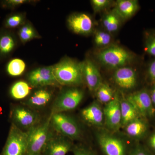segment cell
<instances>
[{"instance_id": "6da1fadb", "label": "cell", "mask_w": 155, "mask_h": 155, "mask_svg": "<svg viewBox=\"0 0 155 155\" xmlns=\"http://www.w3.org/2000/svg\"><path fill=\"white\" fill-rule=\"evenodd\" d=\"M53 67L54 75L60 85L78 87L84 82L82 62L64 58Z\"/></svg>"}, {"instance_id": "7a4b0ae2", "label": "cell", "mask_w": 155, "mask_h": 155, "mask_svg": "<svg viewBox=\"0 0 155 155\" xmlns=\"http://www.w3.org/2000/svg\"><path fill=\"white\" fill-rule=\"evenodd\" d=\"M97 60L104 67L114 70L127 66L134 61L133 53L117 45H110L102 49L96 55Z\"/></svg>"}, {"instance_id": "3957f363", "label": "cell", "mask_w": 155, "mask_h": 155, "mask_svg": "<svg viewBox=\"0 0 155 155\" xmlns=\"http://www.w3.org/2000/svg\"><path fill=\"white\" fill-rule=\"evenodd\" d=\"M51 114L44 122L36 125L26 132L27 134V153L26 155L40 154L52 132L51 130Z\"/></svg>"}, {"instance_id": "277c9868", "label": "cell", "mask_w": 155, "mask_h": 155, "mask_svg": "<svg viewBox=\"0 0 155 155\" xmlns=\"http://www.w3.org/2000/svg\"><path fill=\"white\" fill-rule=\"evenodd\" d=\"M97 141L104 155H127V143L122 137L106 128H99Z\"/></svg>"}, {"instance_id": "5b68a950", "label": "cell", "mask_w": 155, "mask_h": 155, "mask_svg": "<svg viewBox=\"0 0 155 155\" xmlns=\"http://www.w3.org/2000/svg\"><path fill=\"white\" fill-rule=\"evenodd\" d=\"M51 114V125L57 133L71 140L81 138L82 130L74 118L64 113Z\"/></svg>"}, {"instance_id": "8992f818", "label": "cell", "mask_w": 155, "mask_h": 155, "mask_svg": "<svg viewBox=\"0 0 155 155\" xmlns=\"http://www.w3.org/2000/svg\"><path fill=\"white\" fill-rule=\"evenodd\" d=\"M84 96V92L78 87H69L56 98L51 113H64L73 110L79 106Z\"/></svg>"}, {"instance_id": "52a82bcc", "label": "cell", "mask_w": 155, "mask_h": 155, "mask_svg": "<svg viewBox=\"0 0 155 155\" xmlns=\"http://www.w3.org/2000/svg\"><path fill=\"white\" fill-rule=\"evenodd\" d=\"M27 147V133L11 124L5 144L0 155H26Z\"/></svg>"}, {"instance_id": "ba28073f", "label": "cell", "mask_w": 155, "mask_h": 155, "mask_svg": "<svg viewBox=\"0 0 155 155\" xmlns=\"http://www.w3.org/2000/svg\"><path fill=\"white\" fill-rule=\"evenodd\" d=\"M11 124L19 129H28L33 127L39 120V116L36 112L22 106L12 105L9 113Z\"/></svg>"}, {"instance_id": "9c48e42d", "label": "cell", "mask_w": 155, "mask_h": 155, "mask_svg": "<svg viewBox=\"0 0 155 155\" xmlns=\"http://www.w3.org/2000/svg\"><path fill=\"white\" fill-rule=\"evenodd\" d=\"M133 105L140 116L146 119L155 116V108L149 92L145 89L130 94L126 97Z\"/></svg>"}, {"instance_id": "30bf717a", "label": "cell", "mask_w": 155, "mask_h": 155, "mask_svg": "<svg viewBox=\"0 0 155 155\" xmlns=\"http://www.w3.org/2000/svg\"><path fill=\"white\" fill-rule=\"evenodd\" d=\"M27 80L33 88L60 86L54 75L53 66L41 67L31 70L27 74Z\"/></svg>"}, {"instance_id": "8fae6325", "label": "cell", "mask_w": 155, "mask_h": 155, "mask_svg": "<svg viewBox=\"0 0 155 155\" xmlns=\"http://www.w3.org/2000/svg\"><path fill=\"white\" fill-rule=\"evenodd\" d=\"M104 112L106 129L117 132L122 128L120 97L116 93L114 99L105 104Z\"/></svg>"}, {"instance_id": "7c38bea8", "label": "cell", "mask_w": 155, "mask_h": 155, "mask_svg": "<svg viewBox=\"0 0 155 155\" xmlns=\"http://www.w3.org/2000/svg\"><path fill=\"white\" fill-rule=\"evenodd\" d=\"M67 24L69 29L76 34L88 35L93 32L94 22L90 15L85 13H75L69 15Z\"/></svg>"}, {"instance_id": "4fadbf2b", "label": "cell", "mask_w": 155, "mask_h": 155, "mask_svg": "<svg viewBox=\"0 0 155 155\" xmlns=\"http://www.w3.org/2000/svg\"><path fill=\"white\" fill-rule=\"evenodd\" d=\"M113 78L116 86L123 91L132 90L137 85V74L136 70L128 66L115 70Z\"/></svg>"}, {"instance_id": "5bb4252c", "label": "cell", "mask_w": 155, "mask_h": 155, "mask_svg": "<svg viewBox=\"0 0 155 155\" xmlns=\"http://www.w3.org/2000/svg\"><path fill=\"white\" fill-rule=\"evenodd\" d=\"M73 146L71 140L59 134L54 135L52 133L43 151L45 155H66L72 150Z\"/></svg>"}, {"instance_id": "9a60e30c", "label": "cell", "mask_w": 155, "mask_h": 155, "mask_svg": "<svg viewBox=\"0 0 155 155\" xmlns=\"http://www.w3.org/2000/svg\"><path fill=\"white\" fill-rule=\"evenodd\" d=\"M80 115L82 119L87 124L98 128L105 127L104 109L97 101H95L82 109Z\"/></svg>"}, {"instance_id": "2e32d148", "label": "cell", "mask_w": 155, "mask_h": 155, "mask_svg": "<svg viewBox=\"0 0 155 155\" xmlns=\"http://www.w3.org/2000/svg\"><path fill=\"white\" fill-rule=\"evenodd\" d=\"M84 79L89 90L95 92L98 87L103 82L99 70L95 64L90 59L82 62Z\"/></svg>"}, {"instance_id": "e0dca14e", "label": "cell", "mask_w": 155, "mask_h": 155, "mask_svg": "<svg viewBox=\"0 0 155 155\" xmlns=\"http://www.w3.org/2000/svg\"><path fill=\"white\" fill-rule=\"evenodd\" d=\"M18 40L11 30L4 28L0 30V61L11 55L17 46Z\"/></svg>"}, {"instance_id": "ac0fdd59", "label": "cell", "mask_w": 155, "mask_h": 155, "mask_svg": "<svg viewBox=\"0 0 155 155\" xmlns=\"http://www.w3.org/2000/svg\"><path fill=\"white\" fill-rule=\"evenodd\" d=\"M123 128L125 134L128 137L140 140L147 135L149 126L146 119L140 117L128 123Z\"/></svg>"}, {"instance_id": "d6986e66", "label": "cell", "mask_w": 155, "mask_h": 155, "mask_svg": "<svg viewBox=\"0 0 155 155\" xmlns=\"http://www.w3.org/2000/svg\"><path fill=\"white\" fill-rule=\"evenodd\" d=\"M139 9L136 0H119L115 3L113 11L122 20H127L134 16Z\"/></svg>"}, {"instance_id": "ffe728a7", "label": "cell", "mask_w": 155, "mask_h": 155, "mask_svg": "<svg viewBox=\"0 0 155 155\" xmlns=\"http://www.w3.org/2000/svg\"><path fill=\"white\" fill-rule=\"evenodd\" d=\"M53 96L52 92L49 90L44 87L38 88L28 97L25 104L30 108L43 107L49 103Z\"/></svg>"}, {"instance_id": "44dd1931", "label": "cell", "mask_w": 155, "mask_h": 155, "mask_svg": "<svg viewBox=\"0 0 155 155\" xmlns=\"http://www.w3.org/2000/svg\"><path fill=\"white\" fill-rule=\"evenodd\" d=\"M121 116H122V128L129 122L137 118L140 117L137 112L134 109L126 97H120Z\"/></svg>"}, {"instance_id": "7402d4cb", "label": "cell", "mask_w": 155, "mask_h": 155, "mask_svg": "<svg viewBox=\"0 0 155 155\" xmlns=\"http://www.w3.org/2000/svg\"><path fill=\"white\" fill-rule=\"evenodd\" d=\"M32 87L27 81L19 80L13 84L10 89V95L14 99H23L31 93Z\"/></svg>"}, {"instance_id": "603a6c76", "label": "cell", "mask_w": 155, "mask_h": 155, "mask_svg": "<svg viewBox=\"0 0 155 155\" xmlns=\"http://www.w3.org/2000/svg\"><path fill=\"white\" fill-rule=\"evenodd\" d=\"M17 35L21 42L25 44L34 39L41 38V36L30 22L26 21L19 27Z\"/></svg>"}, {"instance_id": "cb8c5ba5", "label": "cell", "mask_w": 155, "mask_h": 155, "mask_svg": "<svg viewBox=\"0 0 155 155\" xmlns=\"http://www.w3.org/2000/svg\"><path fill=\"white\" fill-rule=\"evenodd\" d=\"M121 21L122 20L113 10L103 17L102 24L105 30L111 34L119 30Z\"/></svg>"}, {"instance_id": "d4e9b609", "label": "cell", "mask_w": 155, "mask_h": 155, "mask_svg": "<svg viewBox=\"0 0 155 155\" xmlns=\"http://www.w3.org/2000/svg\"><path fill=\"white\" fill-rule=\"evenodd\" d=\"M25 13L22 12H15L9 14L4 21L3 25L6 29H14L19 28L26 22Z\"/></svg>"}, {"instance_id": "484cf974", "label": "cell", "mask_w": 155, "mask_h": 155, "mask_svg": "<svg viewBox=\"0 0 155 155\" xmlns=\"http://www.w3.org/2000/svg\"><path fill=\"white\" fill-rule=\"evenodd\" d=\"M97 101L100 104H106L114 99L116 93L109 84L106 82H103L96 91Z\"/></svg>"}, {"instance_id": "4316f807", "label": "cell", "mask_w": 155, "mask_h": 155, "mask_svg": "<svg viewBox=\"0 0 155 155\" xmlns=\"http://www.w3.org/2000/svg\"><path fill=\"white\" fill-rule=\"evenodd\" d=\"M25 62L19 58L12 59L9 61L6 67L7 73L12 77L20 76L25 72Z\"/></svg>"}, {"instance_id": "83f0119b", "label": "cell", "mask_w": 155, "mask_h": 155, "mask_svg": "<svg viewBox=\"0 0 155 155\" xmlns=\"http://www.w3.org/2000/svg\"><path fill=\"white\" fill-rule=\"evenodd\" d=\"M94 41L97 47L101 49L105 48L111 45V34L105 30L97 31L95 32Z\"/></svg>"}, {"instance_id": "f1b7e54d", "label": "cell", "mask_w": 155, "mask_h": 155, "mask_svg": "<svg viewBox=\"0 0 155 155\" xmlns=\"http://www.w3.org/2000/svg\"><path fill=\"white\" fill-rule=\"evenodd\" d=\"M145 50L148 54L155 57V31H149L146 33Z\"/></svg>"}, {"instance_id": "f546056e", "label": "cell", "mask_w": 155, "mask_h": 155, "mask_svg": "<svg viewBox=\"0 0 155 155\" xmlns=\"http://www.w3.org/2000/svg\"><path fill=\"white\" fill-rule=\"evenodd\" d=\"M31 2L28 0H4L0 2L2 8L5 9H14L25 4Z\"/></svg>"}, {"instance_id": "4dcf8cb0", "label": "cell", "mask_w": 155, "mask_h": 155, "mask_svg": "<svg viewBox=\"0 0 155 155\" xmlns=\"http://www.w3.org/2000/svg\"><path fill=\"white\" fill-rule=\"evenodd\" d=\"M91 2L94 11L95 13H97L109 8L112 3V1L110 0H92Z\"/></svg>"}, {"instance_id": "1f68e13d", "label": "cell", "mask_w": 155, "mask_h": 155, "mask_svg": "<svg viewBox=\"0 0 155 155\" xmlns=\"http://www.w3.org/2000/svg\"><path fill=\"white\" fill-rule=\"evenodd\" d=\"M74 155H94L92 152L81 145H74L72 150Z\"/></svg>"}, {"instance_id": "d6a6232c", "label": "cell", "mask_w": 155, "mask_h": 155, "mask_svg": "<svg viewBox=\"0 0 155 155\" xmlns=\"http://www.w3.org/2000/svg\"><path fill=\"white\" fill-rule=\"evenodd\" d=\"M147 74L151 83L155 84V59L151 61L148 65Z\"/></svg>"}, {"instance_id": "836d02e7", "label": "cell", "mask_w": 155, "mask_h": 155, "mask_svg": "<svg viewBox=\"0 0 155 155\" xmlns=\"http://www.w3.org/2000/svg\"><path fill=\"white\" fill-rule=\"evenodd\" d=\"M127 155H153L149 150L141 146H137L133 148Z\"/></svg>"}, {"instance_id": "e575fe53", "label": "cell", "mask_w": 155, "mask_h": 155, "mask_svg": "<svg viewBox=\"0 0 155 155\" xmlns=\"http://www.w3.org/2000/svg\"><path fill=\"white\" fill-rule=\"evenodd\" d=\"M148 145L150 148L155 153V131L150 136L148 140Z\"/></svg>"}, {"instance_id": "d590c367", "label": "cell", "mask_w": 155, "mask_h": 155, "mask_svg": "<svg viewBox=\"0 0 155 155\" xmlns=\"http://www.w3.org/2000/svg\"><path fill=\"white\" fill-rule=\"evenodd\" d=\"M150 94L152 102L155 108V84H153L152 88Z\"/></svg>"}, {"instance_id": "8d00e7d4", "label": "cell", "mask_w": 155, "mask_h": 155, "mask_svg": "<svg viewBox=\"0 0 155 155\" xmlns=\"http://www.w3.org/2000/svg\"><path fill=\"white\" fill-rule=\"evenodd\" d=\"M41 155L40 154H38V155Z\"/></svg>"}]
</instances>
